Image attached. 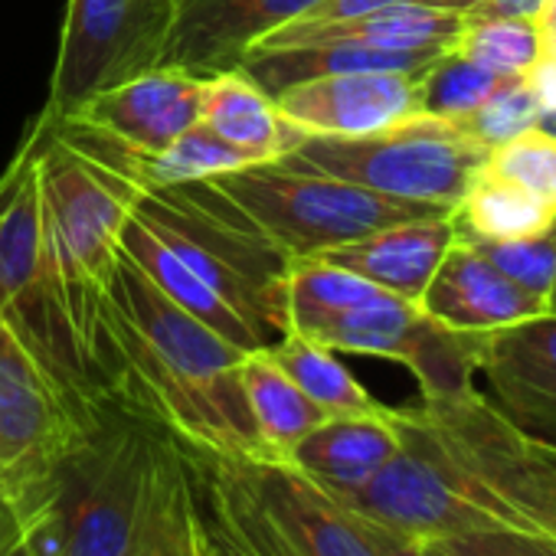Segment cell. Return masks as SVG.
Instances as JSON below:
<instances>
[{"label": "cell", "instance_id": "f35d334b", "mask_svg": "<svg viewBox=\"0 0 556 556\" xmlns=\"http://www.w3.org/2000/svg\"><path fill=\"white\" fill-rule=\"evenodd\" d=\"M197 484V481H193ZM200 504V501H197ZM190 556H213V546H210V533H206V520H203V510L197 514V530H193V553Z\"/></svg>", "mask_w": 556, "mask_h": 556}, {"label": "cell", "instance_id": "83f0119b", "mask_svg": "<svg viewBox=\"0 0 556 556\" xmlns=\"http://www.w3.org/2000/svg\"><path fill=\"white\" fill-rule=\"evenodd\" d=\"M484 170L523 190L556 216V135L527 128L488 151Z\"/></svg>", "mask_w": 556, "mask_h": 556}, {"label": "cell", "instance_id": "836d02e7", "mask_svg": "<svg viewBox=\"0 0 556 556\" xmlns=\"http://www.w3.org/2000/svg\"><path fill=\"white\" fill-rule=\"evenodd\" d=\"M549 0H481L471 11H465L471 21H488V17H527L536 21L546 11Z\"/></svg>", "mask_w": 556, "mask_h": 556}, {"label": "cell", "instance_id": "5b68a950", "mask_svg": "<svg viewBox=\"0 0 556 556\" xmlns=\"http://www.w3.org/2000/svg\"><path fill=\"white\" fill-rule=\"evenodd\" d=\"M200 187L255 226L289 258H315L383 226L452 213L448 206L383 197L292 157L245 164L200 180Z\"/></svg>", "mask_w": 556, "mask_h": 556}, {"label": "cell", "instance_id": "ee69618b", "mask_svg": "<svg viewBox=\"0 0 556 556\" xmlns=\"http://www.w3.org/2000/svg\"><path fill=\"white\" fill-rule=\"evenodd\" d=\"M553 312H556V299H553Z\"/></svg>", "mask_w": 556, "mask_h": 556}, {"label": "cell", "instance_id": "1f68e13d", "mask_svg": "<svg viewBox=\"0 0 556 556\" xmlns=\"http://www.w3.org/2000/svg\"><path fill=\"white\" fill-rule=\"evenodd\" d=\"M422 543H432L442 556H556V540L520 527H488Z\"/></svg>", "mask_w": 556, "mask_h": 556}, {"label": "cell", "instance_id": "277c9868", "mask_svg": "<svg viewBox=\"0 0 556 556\" xmlns=\"http://www.w3.org/2000/svg\"><path fill=\"white\" fill-rule=\"evenodd\" d=\"M184 448L203 514L249 556H380L364 520L295 465Z\"/></svg>", "mask_w": 556, "mask_h": 556}, {"label": "cell", "instance_id": "f546056e", "mask_svg": "<svg viewBox=\"0 0 556 556\" xmlns=\"http://www.w3.org/2000/svg\"><path fill=\"white\" fill-rule=\"evenodd\" d=\"M540 118H543L540 102L533 99L527 79L517 76V79H507L484 105H478L475 112H468L455 125L471 141H478L484 151H494L497 144L510 141L514 135H520L527 128H536Z\"/></svg>", "mask_w": 556, "mask_h": 556}, {"label": "cell", "instance_id": "7a4b0ae2", "mask_svg": "<svg viewBox=\"0 0 556 556\" xmlns=\"http://www.w3.org/2000/svg\"><path fill=\"white\" fill-rule=\"evenodd\" d=\"M122 255L239 351L289 334V255L200 184L144 190L122 229Z\"/></svg>", "mask_w": 556, "mask_h": 556}, {"label": "cell", "instance_id": "ffe728a7", "mask_svg": "<svg viewBox=\"0 0 556 556\" xmlns=\"http://www.w3.org/2000/svg\"><path fill=\"white\" fill-rule=\"evenodd\" d=\"M239 387L265 458L286 462L292 448L325 419V413L295 387V380L275 364L268 348L242 354Z\"/></svg>", "mask_w": 556, "mask_h": 556}, {"label": "cell", "instance_id": "e575fe53", "mask_svg": "<svg viewBox=\"0 0 556 556\" xmlns=\"http://www.w3.org/2000/svg\"><path fill=\"white\" fill-rule=\"evenodd\" d=\"M361 520H364V527H367V533H370V540H374L380 556H429L422 540H413V536H403L396 530H387V527H380V523H374L367 517H361Z\"/></svg>", "mask_w": 556, "mask_h": 556}, {"label": "cell", "instance_id": "6da1fadb", "mask_svg": "<svg viewBox=\"0 0 556 556\" xmlns=\"http://www.w3.org/2000/svg\"><path fill=\"white\" fill-rule=\"evenodd\" d=\"M105 393L200 452L262 455L239 361L245 351L177 308L125 255L99 321Z\"/></svg>", "mask_w": 556, "mask_h": 556}, {"label": "cell", "instance_id": "d590c367", "mask_svg": "<svg viewBox=\"0 0 556 556\" xmlns=\"http://www.w3.org/2000/svg\"><path fill=\"white\" fill-rule=\"evenodd\" d=\"M523 79H527L533 99L540 102V109L543 112H556V63L549 56H543Z\"/></svg>", "mask_w": 556, "mask_h": 556}, {"label": "cell", "instance_id": "7bdbcfd3", "mask_svg": "<svg viewBox=\"0 0 556 556\" xmlns=\"http://www.w3.org/2000/svg\"><path fill=\"white\" fill-rule=\"evenodd\" d=\"M546 56H549V60L556 63V47H553V50H546Z\"/></svg>", "mask_w": 556, "mask_h": 556}, {"label": "cell", "instance_id": "ba28073f", "mask_svg": "<svg viewBox=\"0 0 556 556\" xmlns=\"http://www.w3.org/2000/svg\"><path fill=\"white\" fill-rule=\"evenodd\" d=\"M286 157L383 197L455 210L481 174L488 151L455 122L416 115L364 138H305Z\"/></svg>", "mask_w": 556, "mask_h": 556}, {"label": "cell", "instance_id": "b9f144b4", "mask_svg": "<svg viewBox=\"0 0 556 556\" xmlns=\"http://www.w3.org/2000/svg\"><path fill=\"white\" fill-rule=\"evenodd\" d=\"M426 549H429V556H442V553H439V549H435L432 543H426Z\"/></svg>", "mask_w": 556, "mask_h": 556}, {"label": "cell", "instance_id": "4fadbf2b", "mask_svg": "<svg viewBox=\"0 0 556 556\" xmlns=\"http://www.w3.org/2000/svg\"><path fill=\"white\" fill-rule=\"evenodd\" d=\"M422 73H341L275 92L282 118L305 138H364L422 115Z\"/></svg>", "mask_w": 556, "mask_h": 556}, {"label": "cell", "instance_id": "8d00e7d4", "mask_svg": "<svg viewBox=\"0 0 556 556\" xmlns=\"http://www.w3.org/2000/svg\"><path fill=\"white\" fill-rule=\"evenodd\" d=\"M197 501H200V497H197ZM200 510H203V507H200ZM203 520H206V533H210L213 556H249V553H245V549H242V546H239V543H236L229 533H226V530H219V527H216V523H213L206 514H203Z\"/></svg>", "mask_w": 556, "mask_h": 556}, {"label": "cell", "instance_id": "3957f363", "mask_svg": "<svg viewBox=\"0 0 556 556\" xmlns=\"http://www.w3.org/2000/svg\"><path fill=\"white\" fill-rule=\"evenodd\" d=\"M34 128L40 141L43 229L66 315L96 383L105 390L99 354L102 305L122 255V229L148 187L138 174V157L115 141L50 115H40Z\"/></svg>", "mask_w": 556, "mask_h": 556}, {"label": "cell", "instance_id": "4316f807", "mask_svg": "<svg viewBox=\"0 0 556 556\" xmlns=\"http://www.w3.org/2000/svg\"><path fill=\"white\" fill-rule=\"evenodd\" d=\"M481 370H501L527 383H556V312L527 318L484 341Z\"/></svg>", "mask_w": 556, "mask_h": 556}, {"label": "cell", "instance_id": "2e32d148", "mask_svg": "<svg viewBox=\"0 0 556 556\" xmlns=\"http://www.w3.org/2000/svg\"><path fill=\"white\" fill-rule=\"evenodd\" d=\"M452 242H455L452 213L448 216H419V219H403V223L383 226L364 239L328 249L325 255H315V258H328V262L367 278V282L380 286L383 292H393V295L419 305L426 286L432 282V275Z\"/></svg>", "mask_w": 556, "mask_h": 556}, {"label": "cell", "instance_id": "4dcf8cb0", "mask_svg": "<svg viewBox=\"0 0 556 556\" xmlns=\"http://www.w3.org/2000/svg\"><path fill=\"white\" fill-rule=\"evenodd\" d=\"M491 383V403L507 416L527 439L556 455V383H527L501 370H481Z\"/></svg>", "mask_w": 556, "mask_h": 556}, {"label": "cell", "instance_id": "5bb4252c", "mask_svg": "<svg viewBox=\"0 0 556 556\" xmlns=\"http://www.w3.org/2000/svg\"><path fill=\"white\" fill-rule=\"evenodd\" d=\"M318 0H177L164 63L193 76L239 70L245 53Z\"/></svg>", "mask_w": 556, "mask_h": 556}, {"label": "cell", "instance_id": "74e56055", "mask_svg": "<svg viewBox=\"0 0 556 556\" xmlns=\"http://www.w3.org/2000/svg\"><path fill=\"white\" fill-rule=\"evenodd\" d=\"M536 27H540V34H543L546 50H553V47H556V0H549L546 11L536 17Z\"/></svg>", "mask_w": 556, "mask_h": 556}, {"label": "cell", "instance_id": "8fae6325", "mask_svg": "<svg viewBox=\"0 0 556 556\" xmlns=\"http://www.w3.org/2000/svg\"><path fill=\"white\" fill-rule=\"evenodd\" d=\"M177 0H70L43 115L66 118L89 96L164 63Z\"/></svg>", "mask_w": 556, "mask_h": 556}, {"label": "cell", "instance_id": "d6986e66", "mask_svg": "<svg viewBox=\"0 0 556 556\" xmlns=\"http://www.w3.org/2000/svg\"><path fill=\"white\" fill-rule=\"evenodd\" d=\"M200 125L252 164L278 161L302 144V135L278 112L275 96H268L242 70L203 76Z\"/></svg>", "mask_w": 556, "mask_h": 556}, {"label": "cell", "instance_id": "cb8c5ba5", "mask_svg": "<svg viewBox=\"0 0 556 556\" xmlns=\"http://www.w3.org/2000/svg\"><path fill=\"white\" fill-rule=\"evenodd\" d=\"M452 53L484 66L494 76L517 79V76H527L546 56V43H543L536 21H527V17L471 21L468 17Z\"/></svg>", "mask_w": 556, "mask_h": 556}, {"label": "cell", "instance_id": "30bf717a", "mask_svg": "<svg viewBox=\"0 0 556 556\" xmlns=\"http://www.w3.org/2000/svg\"><path fill=\"white\" fill-rule=\"evenodd\" d=\"M396 426L400 452L357 491L334 494L344 507L413 540H445L488 527H520L504 504L488 497L435 445L409 406L396 409Z\"/></svg>", "mask_w": 556, "mask_h": 556}, {"label": "cell", "instance_id": "44dd1931", "mask_svg": "<svg viewBox=\"0 0 556 556\" xmlns=\"http://www.w3.org/2000/svg\"><path fill=\"white\" fill-rule=\"evenodd\" d=\"M268 354L325 416H377L390 409L341 364L331 348L305 334H282L268 348Z\"/></svg>", "mask_w": 556, "mask_h": 556}, {"label": "cell", "instance_id": "8992f818", "mask_svg": "<svg viewBox=\"0 0 556 556\" xmlns=\"http://www.w3.org/2000/svg\"><path fill=\"white\" fill-rule=\"evenodd\" d=\"M167 445L164 426L105 396L92 435L56 471L60 556L131 553Z\"/></svg>", "mask_w": 556, "mask_h": 556}, {"label": "cell", "instance_id": "52a82bcc", "mask_svg": "<svg viewBox=\"0 0 556 556\" xmlns=\"http://www.w3.org/2000/svg\"><path fill=\"white\" fill-rule=\"evenodd\" d=\"M0 325L70 387L105 393L70 325L47 242L37 128L24 135L17 154L0 174Z\"/></svg>", "mask_w": 556, "mask_h": 556}, {"label": "cell", "instance_id": "603a6c76", "mask_svg": "<svg viewBox=\"0 0 556 556\" xmlns=\"http://www.w3.org/2000/svg\"><path fill=\"white\" fill-rule=\"evenodd\" d=\"M452 223H455V236L462 239L510 242V239H523V236L546 229L549 223H556V216L546 206H540L533 197H527L523 190L510 187L507 180L481 167L468 193L452 210Z\"/></svg>", "mask_w": 556, "mask_h": 556}, {"label": "cell", "instance_id": "7c38bea8", "mask_svg": "<svg viewBox=\"0 0 556 556\" xmlns=\"http://www.w3.org/2000/svg\"><path fill=\"white\" fill-rule=\"evenodd\" d=\"M200 96L203 76L161 63L89 96L76 112L53 122L115 141L135 157H154L200 122Z\"/></svg>", "mask_w": 556, "mask_h": 556}, {"label": "cell", "instance_id": "e0dca14e", "mask_svg": "<svg viewBox=\"0 0 556 556\" xmlns=\"http://www.w3.org/2000/svg\"><path fill=\"white\" fill-rule=\"evenodd\" d=\"M465 21H468L465 11L442 8V4H396L364 17L318 24V27L286 24L275 34L262 37L252 50L268 53V50H289V47L325 43V40H351V43H367L400 53H445L455 47L458 34L465 30Z\"/></svg>", "mask_w": 556, "mask_h": 556}, {"label": "cell", "instance_id": "484cf974", "mask_svg": "<svg viewBox=\"0 0 556 556\" xmlns=\"http://www.w3.org/2000/svg\"><path fill=\"white\" fill-rule=\"evenodd\" d=\"M504 83H507L504 76H494L484 66L448 50L429 70H422L419 105H422V115L429 118L458 122L478 105H484Z\"/></svg>", "mask_w": 556, "mask_h": 556}, {"label": "cell", "instance_id": "ac0fdd59", "mask_svg": "<svg viewBox=\"0 0 556 556\" xmlns=\"http://www.w3.org/2000/svg\"><path fill=\"white\" fill-rule=\"evenodd\" d=\"M396 452L400 426L390 406L377 416H325L286 462L331 494H348L367 484Z\"/></svg>", "mask_w": 556, "mask_h": 556}, {"label": "cell", "instance_id": "9a60e30c", "mask_svg": "<svg viewBox=\"0 0 556 556\" xmlns=\"http://www.w3.org/2000/svg\"><path fill=\"white\" fill-rule=\"evenodd\" d=\"M419 308L435 325L471 338H491L549 312L546 302L510 282L478 245L458 236L426 286Z\"/></svg>", "mask_w": 556, "mask_h": 556}, {"label": "cell", "instance_id": "60d3db41", "mask_svg": "<svg viewBox=\"0 0 556 556\" xmlns=\"http://www.w3.org/2000/svg\"><path fill=\"white\" fill-rule=\"evenodd\" d=\"M536 128H543V131L556 135V112H543V118H540V125H536Z\"/></svg>", "mask_w": 556, "mask_h": 556}, {"label": "cell", "instance_id": "d4e9b609", "mask_svg": "<svg viewBox=\"0 0 556 556\" xmlns=\"http://www.w3.org/2000/svg\"><path fill=\"white\" fill-rule=\"evenodd\" d=\"M252 164L245 154L229 148L223 138H216L210 128L200 122L187 128L177 141H170L161 154L154 157H138V174L148 190L154 187H184V184H200L216 174L236 170Z\"/></svg>", "mask_w": 556, "mask_h": 556}, {"label": "cell", "instance_id": "7402d4cb", "mask_svg": "<svg viewBox=\"0 0 556 556\" xmlns=\"http://www.w3.org/2000/svg\"><path fill=\"white\" fill-rule=\"evenodd\" d=\"M197 484L187 448L170 435L141 533L128 556H190L193 530H197Z\"/></svg>", "mask_w": 556, "mask_h": 556}, {"label": "cell", "instance_id": "f1b7e54d", "mask_svg": "<svg viewBox=\"0 0 556 556\" xmlns=\"http://www.w3.org/2000/svg\"><path fill=\"white\" fill-rule=\"evenodd\" d=\"M471 245H478L510 278V282H517L523 292L546 302L549 312H553V299H556V223H549L546 229H540L533 236H523V239L471 242Z\"/></svg>", "mask_w": 556, "mask_h": 556}, {"label": "cell", "instance_id": "9c48e42d", "mask_svg": "<svg viewBox=\"0 0 556 556\" xmlns=\"http://www.w3.org/2000/svg\"><path fill=\"white\" fill-rule=\"evenodd\" d=\"M105 396L60 380L0 325V501L47 488L92 435Z\"/></svg>", "mask_w": 556, "mask_h": 556}, {"label": "cell", "instance_id": "d6a6232c", "mask_svg": "<svg viewBox=\"0 0 556 556\" xmlns=\"http://www.w3.org/2000/svg\"><path fill=\"white\" fill-rule=\"evenodd\" d=\"M396 4H439V0H318V4L308 14H302L292 24L318 27V24L364 17V14H374V11H383V8H396Z\"/></svg>", "mask_w": 556, "mask_h": 556}, {"label": "cell", "instance_id": "ab89813d", "mask_svg": "<svg viewBox=\"0 0 556 556\" xmlns=\"http://www.w3.org/2000/svg\"><path fill=\"white\" fill-rule=\"evenodd\" d=\"M442 8H455V11H471L475 4H481V0H439Z\"/></svg>", "mask_w": 556, "mask_h": 556}]
</instances>
